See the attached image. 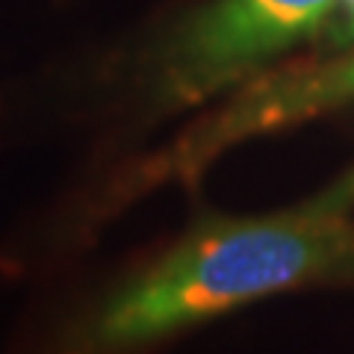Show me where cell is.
Returning a JSON list of instances; mask_svg holds the SVG:
<instances>
[{
	"mask_svg": "<svg viewBox=\"0 0 354 354\" xmlns=\"http://www.w3.org/2000/svg\"><path fill=\"white\" fill-rule=\"evenodd\" d=\"M319 283H354V169L278 213L201 221L109 292L77 342L88 351L136 348Z\"/></svg>",
	"mask_w": 354,
	"mask_h": 354,
	"instance_id": "6da1fadb",
	"label": "cell"
},
{
	"mask_svg": "<svg viewBox=\"0 0 354 354\" xmlns=\"http://www.w3.org/2000/svg\"><path fill=\"white\" fill-rule=\"evenodd\" d=\"M354 101V53L342 59L316 65H292L251 80L230 97L227 106L216 109L201 124H195L177 145L162 153L151 177H192L209 165L221 151L239 142L278 133L301 121L319 118Z\"/></svg>",
	"mask_w": 354,
	"mask_h": 354,
	"instance_id": "3957f363",
	"label": "cell"
},
{
	"mask_svg": "<svg viewBox=\"0 0 354 354\" xmlns=\"http://www.w3.org/2000/svg\"><path fill=\"white\" fill-rule=\"evenodd\" d=\"M339 0H209L165 32L151 57L160 106L209 101L325 24Z\"/></svg>",
	"mask_w": 354,
	"mask_h": 354,
	"instance_id": "7a4b0ae2",
	"label": "cell"
},
{
	"mask_svg": "<svg viewBox=\"0 0 354 354\" xmlns=\"http://www.w3.org/2000/svg\"><path fill=\"white\" fill-rule=\"evenodd\" d=\"M342 3V24L337 30V41H354V0H339Z\"/></svg>",
	"mask_w": 354,
	"mask_h": 354,
	"instance_id": "277c9868",
	"label": "cell"
}]
</instances>
